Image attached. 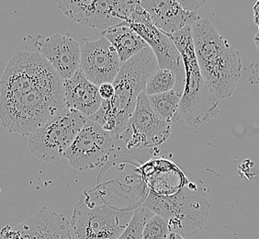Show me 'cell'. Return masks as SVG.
<instances>
[{
    "instance_id": "1",
    "label": "cell",
    "mask_w": 259,
    "mask_h": 239,
    "mask_svg": "<svg viewBox=\"0 0 259 239\" xmlns=\"http://www.w3.org/2000/svg\"><path fill=\"white\" fill-rule=\"evenodd\" d=\"M195 55L205 82L218 99L231 97L241 77L239 52L218 32L209 19L191 26Z\"/></svg>"
},
{
    "instance_id": "2",
    "label": "cell",
    "mask_w": 259,
    "mask_h": 239,
    "mask_svg": "<svg viewBox=\"0 0 259 239\" xmlns=\"http://www.w3.org/2000/svg\"><path fill=\"white\" fill-rule=\"evenodd\" d=\"M158 68L156 57L150 47L121 64L113 82L114 96L103 100L99 110L89 119L119 139L135 111L138 96L145 91L150 75Z\"/></svg>"
},
{
    "instance_id": "3",
    "label": "cell",
    "mask_w": 259,
    "mask_h": 239,
    "mask_svg": "<svg viewBox=\"0 0 259 239\" xmlns=\"http://www.w3.org/2000/svg\"><path fill=\"white\" fill-rule=\"evenodd\" d=\"M65 108L60 80L22 94L0 96V121L10 133L30 136Z\"/></svg>"
},
{
    "instance_id": "4",
    "label": "cell",
    "mask_w": 259,
    "mask_h": 239,
    "mask_svg": "<svg viewBox=\"0 0 259 239\" xmlns=\"http://www.w3.org/2000/svg\"><path fill=\"white\" fill-rule=\"evenodd\" d=\"M169 37L182 56L186 71L184 92L180 100V118L192 127H199L214 117L219 99L210 90L199 71L191 27H186Z\"/></svg>"
},
{
    "instance_id": "5",
    "label": "cell",
    "mask_w": 259,
    "mask_h": 239,
    "mask_svg": "<svg viewBox=\"0 0 259 239\" xmlns=\"http://www.w3.org/2000/svg\"><path fill=\"white\" fill-rule=\"evenodd\" d=\"M142 205L166 220L170 233L182 236L192 235L202 229L210 211L203 189L191 182L173 195H157L150 191Z\"/></svg>"
},
{
    "instance_id": "6",
    "label": "cell",
    "mask_w": 259,
    "mask_h": 239,
    "mask_svg": "<svg viewBox=\"0 0 259 239\" xmlns=\"http://www.w3.org/2000/svg\"><path fill=\"white\" fill-rule=\"evenodd\" d=\"M135 209L97 204L84 192L75 205L71 226L75 239H117L124 232Z\"/></svg>"
},
{
    "instance_id": "7",
    "label": "cell",
    "mask_w": 259,
    "mask_h": 239,
    "mask_svg": "<svg viewBox=\"0 0 259 239\" xmlns=\"http://www.w3.org/2000/svg\"><path fill=\"white\" fill-rule=\"evenodd\" d=\"M88 118L78 111L65 110L29 136V150L38 158L52 162L68 149Z\"/></svg>"
},
{
    "instance_id": "8",
    "label": "cell",
    "mask_w": 259,
    "mask_h": 239,
    "mask_svg": "<svg viewBox=\"0 0 259 239\" xmlns=\"http://www.w3.org/2000/svg\"><path fill=\"white\" fill-rule=\"evenodd\" d=\"M60 80L54 67L39 53L19 51L0 78V96L22 94Z\"/></svg>"
},
{
    "instance_id": "9",
    "label": "cell",
    "mask_w": 259,
    "mask_h": 239,
    "mask_svg": "<svg viewBox=\"0 0 259 239\" xmlns=\"http://www.w3.org/2000/svg\"><path fill=\"white\" fill-rule=\"evenodd\" d=\"M114 149V141L110 133L88 118L64 157L75 170L87 171L106 164Z\"/></svg>"
},
{
    "instance_id": "10",
    "label": "cell",
    "mask_w": 259,
    "mask_h": 239,
    "mask_svg": "<svg viewBox=\"0 0 259 239\" xmlns=\"http://www.w3.org/2000/svg\"><path fill=\"white\" fill-rule=\"evenodd\" d=\"M171 124L160 119L150 105L148 96L141 92L135 111L120 134L128 149L156 147L169 137Z\"/></svg>"
},
{
    "instance_id": "11",
    "label": "cell",
    "mask_w": 259,
    "mask_h": 239,
    "mask_svg": "<svg viewBox=\"0 0 259 239\" xmlns=\"http://www.w3.org/2000/svg\"><path fill=\"white\" fill-rule=\"evenodd\" d=\"M120 66L117 51L104 37L88 42L81 47L79 69L97 87L105 83L113 84Z\"/></svg>"
},
{
    "instance_id": "12",
    "label": "cell",
    "mask_w": 259,
    "mask_h": 239,
    "mask_svg": "<svg viewBox=\"0 0 259 239\" xmlns=\"http://www.w3.org/2000/svg\"><path fill=\"white\" fill-rule=\"evenodd\" d=\"M140 35L154 52L161 69L172 71L177 77L174 90L182 97L186 83L184 63L180 52L168 35L151 24H127Z\"/></svg>"
},
{
    "instance_id": "13",
    "label": "cell",
    "mask_w": 259,
    "mask_h": 239,
    "mask_svg": "<svg viewBox=\"0 0 259 239\" xmlns=\"http://www.w3.org/2000/svg\"><path fill=\"white\" fill-rule=\"evenodd\" d=\"M70 228L71 224L64 214L42 208L15 226L6 225L0 235L1 239H63Z\"/></svg>"
},
{
    "instance_id": "14",
    "label": "cell",
    "mask_w": 259,
    "mask_h": 239,
    "mask_svg": "<svg viewBox=\"0 0 259 239\" xmlns=\"http://www.w3.org/2000/svg\"><path fill=\"white\" fill-rule=\"evenodd\" d=\"M57 5L71 20L101 32L122 23L115 14L112 0H63Z\"/></svg>"
},
{
    "instance_id": "15",
    "label": "cell",
    "mask_w": 259,
    "mask_h": 239,
    "mask_svg": "<svg viewBox=\"0 0 259 239\" xmlns=\"http://www.w3.org/2000/svg\"><path fill=\"white\" fill-rule=\"evenodd\" d=\"M35 46L63 81L69 79L79 69L81 47L69 36L55 34L45 40L37 39Z\"/></svg>"
},
{
    "instance_id": "16",
    "label": "cell",
    "mask_w": 259,
    "mask_h": 239,
    "mask_svg": "<svg viewBox=\"0 0 259 239\" xmlns=\"http://www.w3.org/2000/svg\"><path fill=\"white\" fill-rule=\"evenodd\" d=\"M139 3L148 13L153 25L168 36L191 27L200 19L197 12L183 10L178 0H142Z\"/></svg>"
},
{
    "instance_id": "17",
    "label": "cell",
    "mask_w": 259,
    "mask_h": 239,
    "mask_svg": "<svg viewBox=\"0 0 259 239\" xmlns=\"http://www.w3.org/2000/svg\"><path fill=\"white\" fill-rule=\"evenodd\" d=\"M63 90L66 108L87 118L95 114L103 102L99 87L91 83L80 69L69 79L63 81Z\"/></svg>"
},
{
    "instance_id": "18",
    "label": "cell",
    "mask_w": 259,
    "mask_h": 239,
    "mask_svg": "<svg viewBox=\"0 0 259 239\" xmlns=\"http://www.w3.org/2000/svg\"><path fill=\"white\" fill-rule=\"evenodd\" d=\"M101 37H104L113 45L121 64L149 47L147 43L126 23L102 31Z\"/></svg>"
},
{
    "instance_id": "19",
    "label": "cell",
    "mask_w": 259,
    "mask_h": 239,
    "mask_svg": "<svg viewBox=\"0 0 259 239\" xmlns=\"http://www.w3.org/2000/svg\"><path fill=\"white\" fill-rule=\"evenodd\" d=\"M150 105L160 119L166 123H173L180 119L181 96L174 90L161 94L148 96Z\"/></svg>"
},
{
    "instance_id": "20",
    "label": "cell",
    "mask_w": 259,
    "mask_h": 239,
    "mask_svg": "<svg viewBox=\"0 0 259 239\" xmlns=\"http://www.w3.org/2000/svg\"><path fill=\"white\" fill-rule=\"evenodd\" d=\"M176 83L177 77L172 71L158 68L150 75L147 80L145 86V94L152 96L173 90Z\"/></svg>"
},
{
    "instance_id": "21",
    "label": "cell",
    "mask_w": 259,
    "mask_h": 239,
    "mask_svg": "<svg viewBox=\"0 0 259 239\" xmlns=\"http://www.w3.org/2000/svg\"><path fill=\"white\" fill-rule=\"evenodd\" d=\"M155 214L143 205L136 208L124 232L117 239H143L145 224Z\"/></svg>"
},
{
    "instance_id": "22",
    "label": "cell",
    "mask_w": 259,
    "mask_h": 239,
    "mask_svg": "<svg viewBox=\"0 0 259 239\" xmlns=\"http://www.w3.org/2000/svg\"><path fill=\"white\" fill-rule=\"evenodd\" d=\"M170 231L166 220L155 214L145 224L143 239H166Z\"/></svg>"
},
{
    "instance_id": "23",
    "label": "cell",
    "mask_w": 259,
    "mask_h": 239,
    "mask_svg": "<svg viewBox=\"0 0 259 239\" xmlns=\"http://www.w3.org/2000/svg\"><path fill=\"white\" fill-rule=\"evenodd\" d=\"M183 10L188 12H197L202 6L206 4L204 0H178Z\"/></svg>"
},
{
    "instance_id": "24",
    "label": "cell",
    "mask_w": 259,
    "mask_h": 239,
    "mask_svg": "<svg viewBox=\"0 0 259 239\" xmlns=\"http://www.w3.org/2000/svg\"><path fill=\"white\" fill-rule=\"evenodd\" d=\"M100 97L103 100H109L114 96L115 90L113 84L110 83H105L99 87Z\"/></svg>"
},
{
    "instance_id": "25",
    "label": "cell",
    "mask_w": 259,
    "mask_h": 239,
    "mask_svg": "<svg viewBox=\"0 0 259 239\" xmlns=\"http://www.w3.org/2000/svg\"><path fill=\"white\" fill-rule=\"evenodd\" d=\"M253 11H254V22L255 25L257 26L259 30V1H257L254 4V8H253Z\"/></svg>"
},
{
    "instance_id": "26",
    "label": "cell",
    "mask_w": 259,
    "mask_h": 239,
    "mask_svg": "<svg viewBox=\"0 0 259 239\" xmlns=\"http://www.w3.org/2000/svg\"><path fill=\"white\" fill-rule=\"evenodd\" d=\"M166 239H185L184 236H182L181 234L178 233H170L169 235L167 236Z\"/></svg>"
},
{
    "instance_id": "27",
    "label": "cell",
    "mask_w": 259,
    "mask_h": 239,
    "mask_svg": "<svg viewBox=\"0 0 259 239\" xmlns=\"http://www.w3.org/2000/svg\"><path fill=\"white\" fill-rule=\"evenodd\" d=\"M254 45L257 47V49L259 50V30L258 32H256V34L254 36Z\"/></svg>"
},
{
    "instance_id": "28",
    "label": "cell",
    "mask_w": 259,
    "mask_h": 239,
    "mask_svg": "<svg viewBox=\"0 0 259 239\" xmlns=\"http://www.w3.org/2000/svg\"><path fill=\"white\" fill-rule=\"evenodd\" d=\"M63 239H73L71 236V230H68L64 235H63Z\"/></svg>"
},
{
    "instance_id": "29",
    "label": "cell",
    "mask_w": 259,
    "mask_h": 239,
    "mask_svg": "<svg viewBox=\"0 0 259 239\" xmlns=\"http://www.w3.org/2000/svg\"><path fill=\"white\" fill-rule=\"evenodd\" d=\"M259 239V238H258Z\"/></svg>"
}]
</instances>
